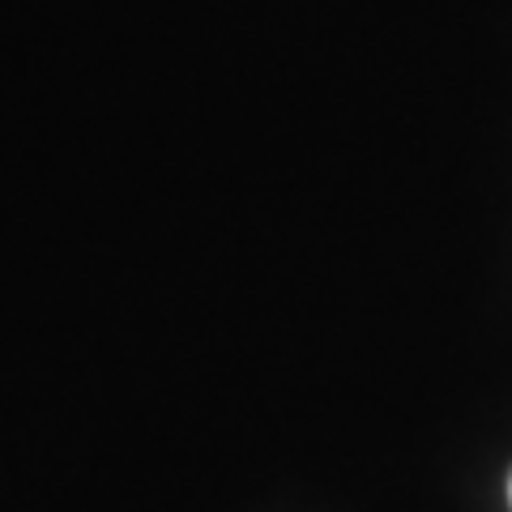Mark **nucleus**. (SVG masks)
<instances>
[{
  "instance_id": "1",
  "label": "nucleus",
  "mask_w": 512,
  "mask_h": 512,
  "mask_svg": "<svg viewBox=\"0 0 512 512\" xmlns=\"http://www.w3.org/2000/svg\"><path fill=\"white\" fill-rule=\"evenodd\" d=\"M508 500H512V474H508Z\"/></svg>"
}]
</instances>
